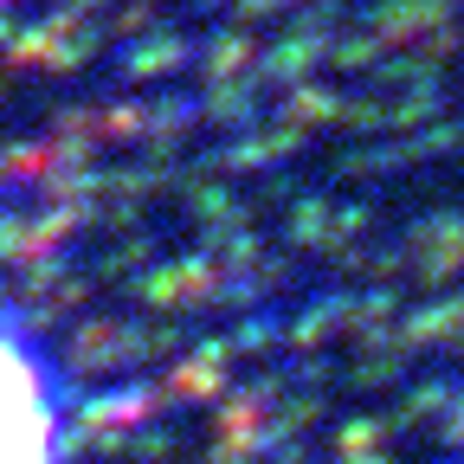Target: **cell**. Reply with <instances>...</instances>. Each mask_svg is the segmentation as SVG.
Instances as JSON below:
<instances>
[{
	"instance_id": "cell-1",
	"label": "cell",
	"mask_w": 464,
	"mask_h": 464,
	"mask_svg": "<svg viewBox=\"0 0 464 464\" xmlns=\"http://www.w3.org/2000/svg\"><path fill=\"white\" fill-rule=\"evenodd\" d=\"M72 393L52 348L0 304V464H65Z\"/></svg>"
}]
</instances>
